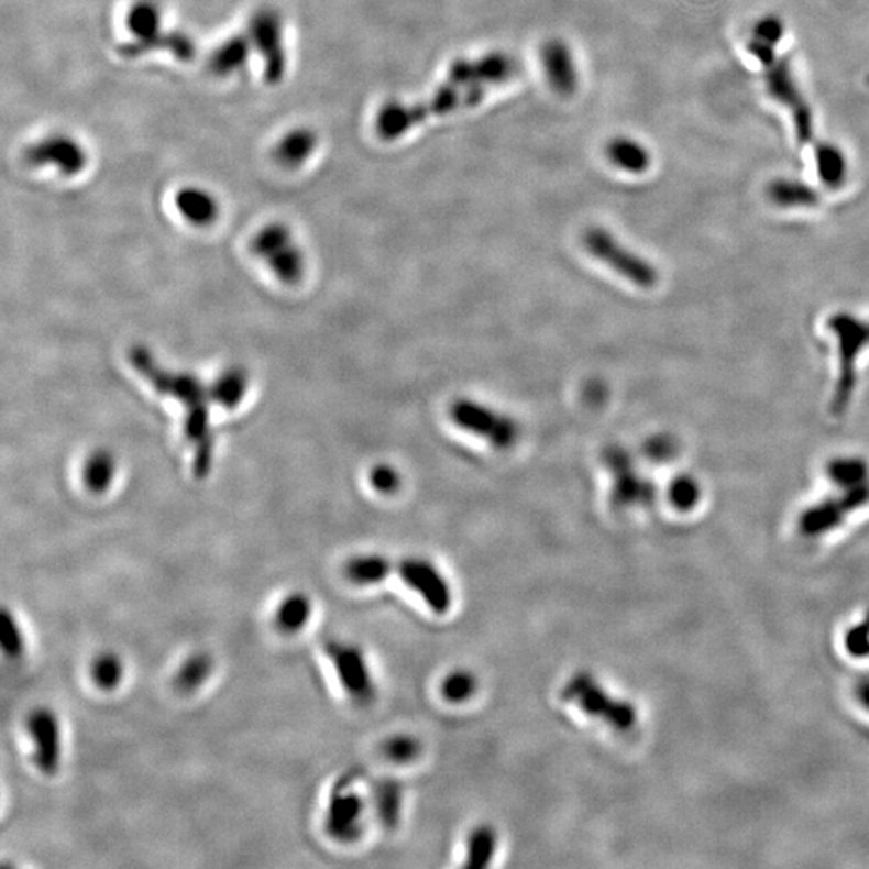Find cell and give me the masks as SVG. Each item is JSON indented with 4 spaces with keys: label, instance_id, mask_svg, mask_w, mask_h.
Masks as SVG:
<instances>
[{
    "label": "cell",
    "instance_id": "1",
    "mask_svg": "<svg viewBox=\"0 0 869 869\" xmlns=\"http://www.w3.org/2000/svg\"><path fill=\"white\" fill-rule=\"evenodd\" d=\"M521 73L524 64L507 52L458 58L448 68L444 81L422 102L384 103L375 117V132L382 141H398L429 118L477 107L492 90L519 78Z\"/></svg>",
    "mask_w": 869,
    "mask_h": 869
},
{
    "label": "cell",
    "instance_id": "2",
    "mask_svg": "<svg viewBox=\"0 0 869 869\" xmlns=\"http://www.w3.org/2000/svg\"><path fill=\"white\" fill-rule=\"evenodd\" d=\"M784 37V24L778 16H763L752 30L747 51L763 66L765 86L771 99L781 103L791 114L795 138L815 153L820 179L831 189L843 186L847 179V158L837 145L820 141L815 130L812 107L802 92L791 62L778 55V44Z\"/></svg>",
    "mask_w": 869,
    "mask_h": 869
},
{
    "label": "cell",
    "instance_id": "3",
    "mask_svg": "<svg viewBox=\"0 0 869 869\" xmlns=\"http://www.w3.org/2000/svg\"><path fill=\"white\" fill-rule=\"evenodd\" d=\"M130 361L148 384L162 395L183 405L186 411L184 433L193 448V472L198 480L207 479L213 464L215 435L211 429V385L190 372L173 371L158 363L148 348L132 346Z\"/></svg>",
    "mask_w": 869,
    "mask_h": 869
},
{
    "label": "cell",
    "instance_id": "4",
    "mask_svg": "<svg viewBox=\"0 0 869 869\" xmlns=\"http://www.w3.org/2000/svg\"><path fill=\"white\" fill-rule=\"evenodd\" d=\"M566 704L582 711L587 717L606 723L618 733L631 732L638 723V711L625 698L615 697L587 672L573 674L562 688Z\"/></svg>",
    "mask_w": 869,
    "mask_h": 869
},
{
    "label": "cell",
    "instance_id": "5",
    "mask_svg": "<svg viewBox=\"0 0 869 869\" xmlns=\"http://www.w3.org/2000/svg\"><path fill=\"white\" fill-rule=\"evenodd\" d=\"M450 419L459 429L482 438L499 451L516 447L521 437L519 420L477 399H454L450 405Z\"/></svg>",
    "mask_w": 869,
    "mask_h": 869
},
{
    "label": "cell",
    "instance_id": "6",
    "mask_svg": "<svg viewBox=\"0 0 869 869\" xmlns=\"http://www.w3.org/2000/svg\"><path fill=\"white\" fill-rule=\"evenodd\" d=\"M583 246L591 256L620 274L624 279L630 280L638 287L649 288L659 279L656 267L648 260L632 252L620 242L610 231L600 226L586 229L583 234Z\"/></svg>",
    "mask_w": 869,
    "mask_h": 869
},
{
    "label": "cell",
    "instance_id": "7",
    "mask_svg": "<svg viewBox=\"0 0 869 869\" xmlns=\"http://www.w3.org/2000/svg\"><path fill=\"white\" fill-rule=\"evenodd\" d=\"M252 250L280 283H300L305 274V255L287 226L273 222L261 229L253 239Z\"/></svg>",
    "mask_w": 869,
    "mask_h": 869
},
{
    "label": "cell",
    "instance_id": "8",
    "mask_svg": "<svg viewBox=\"0 0 869 869\" xmlns=\"http://www.w3.org/2000/svg\"><path fill=\"white\" fill-rule=\"evenodd\" d=\"M324 652L348 697L358 705L371 704L375 697V681L363 649L353 642L330 639Z\"/></svg>",
    "mask_w": 869,
    "mask_h": 869
},
{
    "label": "cell",
    "instance_id": "9",
    "mask_svg": "<svg viewBox=\"0 0 869 869\" xmlns=\"http://www.w3.org/2000/svg\"><path fill=\"white\" fill-rule=\"evenodd\" d=\"M127 26L132 41L120 45V54L135 58L153 51L172 52L173 31L163 30V12L153 0H138L128 10Z\"/></svg>",
    "mask_w": 869,
    "mask_h": 869
},
{
    "label": "cell",
    "instance_id": "10",
    "mask_svg": "<svg viewBox=\"0 0 869 869\" xmlns=\"http://www.w3.org/2000/svg\"><path fill=\"white\" fill-rule=\"evenodd\" d=\"M393 573L414 591L433 614L443 615L453 606V590L440 569L429 559L405 558L393 564Z\"/></svg>",
    "mask_w": 869,
    "mask_h": 869
},
{
    "label": "cell",
    "instance_id": "11",
    "mask_svg": "<svg viewBox=\"0 0 869 869\" xmlns=\"http://www.w3.org/2000/svg\"><path fill=\"white\" fill-rule=\"evenodd\" d=\"M249 36L253 48L263 58L264 75L273 85L283 81L287 72V51H285L284 22L273 9H261L250 20Z\"/></svg>",
    "mask_w": 869,
    "mask_h": 869
},
{
    "label": "cell",
    "instance_id": "12",
    "mask_svg": "<svg viewBox=\"0 0 869 869\" xmlns=\"http://www.w3.org/2000/svg\"><path fill=\"white\" fill-rule=\"evenodd\" d=\"M364 815L366 802L350 781L333 785L326 812V829L332 839L339 843L358 839L363 833Z\"/></svg>",
    "mask_w": 869,
    "mask_h": 869
},
{
    "label": "cell",
    "instance_id": "13",
    "mask_svg": "<svg viewBox=\"0 0 869 869\" xmlns=\"http://www.w3.org/2000/svg\"><path fill=\"white\" fill-rule=\"evenodd\" d=\"M28 735L33 744V759L45 777H55L62 765V725L48 707H37L28 715Z\"/></svg>",
    "mask_w": 869,
    "mask_h": 869
},
{
    "label": "cell",
    "instance_id": "14",
    "mask_svg": "<svg viewBox=\"0 0 869 869\" xmlns=\"http://www.w3.org/2000/svg\"><path fill=\"white\" fill-rule=\"evenodd\" d=\"M24 160L34 168L52 166L64 176H76L86 168L87 153L72 135L51 134L31 144Z\"/></svg>",
    "mask_w": 869,
    "mask_h": 869
},
{
    "label": "cell",
    "instance_id": "15",
    "mask_svg": "<svg viewBox=\"0 0 869 869\" xmlns=\"http://www.w3.org/2000/svg\"><path fill=\"white\" fill-rule=\"evenodd\" d=\"M540 62L544 78L552 92L559 97H572L579 89V69L572 48L565 41L554 37L548 40L540 48Z\"/></svg>",
    "mask_w": 869,
    "mask_h": 869
},
{
    "label": "cell",
    "instance_id": "16",
    "mask_svg": "<svg viewBox=\"0 0 869 869\" xmlns=\"http://www.w3.org/2000/svg\"><path fill=\"white\" fill-rule=\"evenodd\" d=\"M253 51L255 48H253L249 33L235 34V36L222 41L211 52L210 58H208V68L215 76L228 78V76L235 75V73H240L245 68Z\"/></svg>",
    "mask_w": 869,
    "mask_h": 869
},
{
    "label": "cell",
    "instance_id": "17",
    "mask_svg": "<svg viewBox=\"0 0 869 869\" xmlns=\"http://www.w3.org/2000/svg\"><path fill=\"white\" fill-rule=\"evenodd\" d=\"M177 211L196 226H208L217 221L219 204L213 194L201 187H184L174 198Z\"/></svg>",
    "mask_w": 869,
    "mask_h": 869
},
{
    "label": "cell",
    "instance_id": "18",
    "mask_svg": "<svg viewBox=\"0 0 869 869\" xmlns=\"http://www.w3.org/2000/svg\"><path fill=\"white\" fill-rule=\"evenodd\" d=\"M318 134L315 131L309 128H295L277 142L274 155L284 168H300L311 158L318 147Z\"/></svg>",
    "mask_w": 869,
    "mask_h": 869
},
{
    "label": "cell",
    "instance_id": "19",
    "mask_svg": "<svg viewBox=\"0 0 869 869\" xmlns=\"http://www.w3.org/2000/svg\"><path fill=\"white\" fill-rule=\"evenodd\" d=\"M312 617V601L304 591L285 594L274 612V625L284 635H295L308 627Z\"/></svg>",
    "mask_w": 869,
    "mask_h": 869
},
{
    "label": "cell",
    "instance_id": "20",
    "mask_svg": "<svg viewBox=\"0 0 869 869\" xmlns=\"http://www.w3.org/2000/svg\"><path fill=\"white\" fill-rule=\"evenodd\" d=\"M606 156L615 168L630 174L646 173L652 163L648 148L627 135L610 139L606 145Z\"/></svg>",
    "mask_w": 869,
    "mask_h": 869
},
{
    "label": "cell",
    "instance_id": "21",
    "mask_svg": "<svg viewBox=\"0 0 869 869\" xmlns=\"http://www.w3.org/2000/svg\"><path fill=\"white\" fill-rule=\"evenodd\" d=\"M392 559L381 554H358L346 562L343 573L353 585H378L393 575Z\"/></svg>",
    "mask_w": 869,
    "mask_h": 869
},
{
    "label": "cell",
    "instance_id": "22",
    "mask_svg": "<svg viewBox=\"0 0 869 869\" xmlns=\"http://www.w3.org/2000/svg\"><path fill=\"white\" fill-rule=\"evenodd\" d=\"M869 493L864 490V492L855 493L846 503L825 504V506L816 507V509L805 514L804 519H802V530L809 537H812V535L815 537V535L831 530V528L839 524L847 510L867 503Z\"/></svg>",
    "mask_w": 869,
    "mask_h": 869
},
{
    "label": "cell",
    "instance_id": "23",
    "mask_svg": "<svg viewBox=\"0 0 869 869\" xmlns=\"http://www.w3.org/2000/svg\"><path fill=\"white\" fill-rule=\"evenodd\" d=\"M215 670L213 657L208 652L190 653L177 669L174 686L179 693L193 694L200 690Z\"/></svg>",
    "mask_w": 869,
    "mask_h": 869
},
{
    "label": "cell",
    "instance_id": "24",
    "mask_svg": "<svg viewBox=\"0 0 869 869\" xmlns=\"http://www.w3.org/2000/svg\"><path fill=\"white\" fill-rule=\"evenodd\" d=\"M210 385L217 405L224 409H235L245 398L250 377L242 367H229Z\"/></svg>",
    "mask_w": 869,
    "mask_h": 869
},
{
    "label": "cell",
    "instance_id": "25",
    "mask_svg": "<svg viewBox=\"0 0 869 869\" xmlns=\"http://www.w3.org/2000/svg\"><path fill=\"white\" fill-rule=\"evenodd\" d=\"M610 458L612 469H624L625 471V474H617V479H615L614 492H612V498H614L615 504L617 506H630L631 504L632 506V504L648 503L652 498L651 486L642 482L641 479L636 477L631 471H627V468H625L627 462L624 464V459Z\"/></svg>",
    "mask_w": 869,
    "mask_h": 869
},
{
    "label": "cell",
    "instance_id": "26",
    "mask_svg": "<svg viewBox=\"0 0 869 869\" xmlns=\"http://www.w3.org/2000/svg\"><path fill=\"white\" fill-rule=\"evenodd\" d=\"M114 477H117V461L109 451H94L87 458L85 469H82V479H85L87 490L96 495L106 493L113 485Z\"/></svg>",
    "mask_w": 869,
    "mask_h": 869
},
{
    "label": "cell",
    "instance_id": "27",
    "mask_svg": "<svg viewBox=\"0 0 869 869\" xmlns=\"http://www.w3.org/2000/svg\"><path fill=\"white\" fill-rule=\"evenodd\" d=\"M498 848V836L492 826H479L468 837L465 868H486L492 865Z\"/></svg>",
    "mask_w": 869,
    "mask_h": 869
},
{
    "label": "cell",
    "instance_id": "28",
    "mask_svg": "<svg viewBox=\"0 0 869 869\" xmlns=\"http://www.w3.org/2000/svg\"><path fill=\"white\" fill-rule=\"evenodd\" d=\"M127 667L117 652H102L90 663V678L100 691L111 693L123 684Z\"/></svg>",
    "mask_w": 869,
    "mask_h": 869
},
{
    "label": "cell",
    "instance_id": "29",
    "mask_svg": "<svg viewBox=\"0 0 869 869\" xmlns=\"http://www.w3.org/2000/svg\"><path fill=\"white\" fill-rule=\"evenodd\" d=\"M768 197L780 207H813L820 200L818 193L813 187L789 179L771 183Z\"/></svg>",
    "mask_w": 869,
    "mask_h": 869
},
{
    "label": "cell",
    "instance_id": "30",
    "mask_svg": "<svg viewBox=\"0 0 869 869\" xmlns=\"http://www.w3.org/2000/svg\"><path fill=\"white\" fill-rule=\"evenodd\" d=\"M0 648L10 659H16L24 651L23 630L15 615L3 608L0 614Z\"/></svg>",
    "mask_w": 869,
    "mask_h": 869
},
{
    "label": "cell",
    "instance_id": "31",
    "mask_svg": "<svg viewBox=\"0 0 869 869\" xmlns=\"http://www.w3.org/2000/svg\"><path fill=\"white\" fill-rule=\"evenodd\" d=\"M475 690H477V680L474 674L465 672V670H457V672L448 674L441 684V694L453 704L468 701Z\"/></svg>",
    "mask_w": 869,
    "mask_h": 869
},
{
    "label": "cell",
    "instance_id": "32",
    "mask_svg": "<svg viewBox=\"0 0 869 869\" xmlns=\"http://www.w3.org/2000/svg\"><path fill=\"white\" fill-rule=\"evenodd\" d=\"M399 804H402V795L398 785L393 782H382L377 788V809L387 825H392L398 818Z\"/></svg>",
    "mask_w": 869,
    "mask_h": 869
},
{
    "label": "cell",
    "instance_id": "33",
    "mask_svg": "<svg viewBox=\"0 0 869 869\" xmlns=\"http://www.w3.org/2000/svg\"><path fill=\"white\" fill-rule=\"evenodd\" d=\"M402 474L391 464H378L372 468L370 483L375 492L393 495L402 488Z\"/></svg>",
    "mask_w": 869,
    "mask_h": 869
},
{
    "label": "cell",
    "instance_id": "34",
    "mask_svg": "<svg viewBox=\"0 0 869 869\" xmlns=\"http://www.w3.org/2000/svg\"><path fill=\"white\" fill-rule=\"evenodd\" d=\"M670 499L678 509L690 510L698 501L697 485H694L693 480L690 479L674 480L670 488Z\"/></svg>",
    "mask_w": 869,
    "mask_h": 869
},
{
    "label": "cell",
    "instance_id": "35",
    "mask_svg": "<svg viewBox=\"0 0 869 869\" xmlns=\"http://www.w3.org/2000/svg\"><path fill=\"white\" fill-rule=\"evenodd\" d=\"M419 754V743L409 736H395L385 744V756L395 761H409Z\"/></svg>",
    "mask_w": 869,
    "mask_h": 869
},
{
    "label": "cell",
    "instance_id": "36",
    "mask_svg": "<svg viewBox=\"0 0 869 869\" xmlns=\"http://www.w3.org/2000/svg\"><path fill=\"white\" fill-rule=\"evenodd\" d=\"M846 648L848 653L854 657L869 656V625L867 622L847 631Z\"/></svg>",
    "mask_w": 869,
    "mask_h": 869
},
{
    "label": "cell",
    "instance_id": "37",
    "mask_svg": "<svg viewBox=\"0 0 869 869\" xmlns=\"http://www.w3.org/2000/svg\"><path fill=\"white\" fill-rule=\"evenodd\" d=\"M858 697H860L861 704L869 711V680L861 683L860 688H858Z\"/></svg>",
    "mask_w": 869,
    "mask_h": 869
},
{
    "label": "cell",
    "instance_id": "38",
    "mask_svg": "<svg viewBox=\"0 0 869 869\" xmlns=\"http://www.w3.org/2000/svg\"><path fill=\"white\" fill-rule=\"evenodd\" d=\"M867 624L869 625V614H868V617H867Z\"/></svg>",
    "mask_w": 869,
    "mask_h": 869
}]
</instances>
